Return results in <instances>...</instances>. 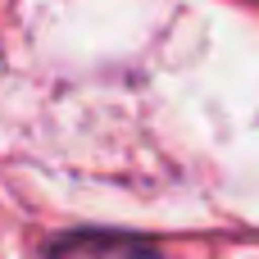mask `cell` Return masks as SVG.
I'll return each instance as SVG.
<instances>
[{"instance_id": "cell-1", "label": "cell", "mask_w": 259, "mask_h": 259, "mask_svg": "<svg viewBox=\"0 0 259 259\" xmlns=\"http://www.w3.org/2000/svg\"><path fill=\"white\" fill-rule=\"evenodd\" d=\"M50 259H159L137 237H109V232H73L50 246Z\"/></svg>"}]
</instances>
